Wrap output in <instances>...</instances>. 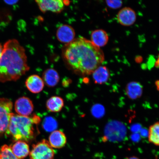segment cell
<instances>
[{"label":"cell","instance_id":"obj_5","mask_svg":"<svg viewBox=\"0 0 159 159\" xmlns=\"http://www.w3.org/2000/svg\"><path fill=\"white\" fill-rule=\"evenodd\" d=\"M55 153L48 141L43 139L33 145L29 154L30 159H54Z\"/></svg>","mask_w":159,"mask_h":159},{"label":"cell","instance_id":"obj_23","mask_svg":"<svg viewBox=\"0 0 159 159\" xmlns=\"http://www.w3.org/2000/svg\"><path fill=\"white\" fill-rule=\"evenodd\" d=\"M106 4L108 7L112 9H118L122 5L123 2L121 1H107Z\"/></svg>","mask_w":159,"mask_h":159},{"label":"cell","instance_id":"obj_29","mask_svg":"<svg viewBox=\"0 0 159 159\" xmlns=\"http://www.w3.org/2000/svg\"><path fill=\"white\" fill-rule=\"evenodd\" d=\"M63 1V3H64V4L65 5H66V6L68 5L70 3V1Z\"/></svg>","mask_w":159,"mask_h":159},{"label":"cell","instance_id":"obj_6","mask_svg":"<svg viewBox=\"0 0 159 159\" xmlns=\"http://www.w3.org/2000/svg\"><path fill=\"white\" fill-rule=\"evenodd\" d=\"M13 103L10 99L0 98V136L5 133L12 113Z\"/></svg>","mask_w":159,"mask_h":159},{"label":"cell","instance_id":"obj_3","mask_svg":"<svg viewBox=\"0 0 159 159\" xmlns=\"http://www.w3.org/2000/svg\"><path fill=\"white\" fill-rule=\"evenodd\" d=\"M40 121L37 115L30 117L12 113L5 134L11 137L15 141L30 142L35 138V125L39 124Z\"/></svg>","mask_w":159,"mask_h":159},{"label":"cell","instance_id":"obj_12","mask_svg":"<svg viewBox=\"0 0 159 159\" xmlns=\"http://www.w3.org/2000/svg\"><path fill=\"white\" fill-rule=\"evenodd\" d=\"M49 142L52 148L57 149L62 148L66 143V137L62 131L55 130L50 135Z\"/></svg>","mask_w":159,"mask_h":159},{"label":"cell","instance_id":"obj_4","mask_svg":"<svg viewBox=\"0 0 159 159\" xmlns=\"http://www.w3.org/2000/svg\"><path fill=\"white\" fill-rule=\"evenodd\" d=\"M126 127L122 123L117 121H111L105 127L103 142H119L126 136Z\"/></svg>","mask_w":159,"mask_h":159},{"label":"cell","instance_id":"obj_16","mask_svg":"<svg viewBox=\"0 0 159 159\" xmlns=\"http://www.w3.org/2000/svg\"><path fill=\"white\" fill-rule=\"evenodd\" d=\"M93 78L95 84H103L108 81L110 73L109 69L105 66H99L92 73Z\"/></svg>","mask_w":159,"mask_h":159},{"label":"cell","instance_id":"obj_17","mask_svg":"<svg viewBox=\"0 0 159 159\" xmlns=\"http://www.w3.org/2000/svg\"><path fill=\"white\" fill-rule=\"evenodd\" d=\"M42 79L45 85L49 87H52L58 84L60 77L57 70L49 68L43 72Z\"/></svg>","mask_w":159,"mask_h":159},{"label":"cell","instance_id":"obj_26","mask_svg":"<svg viewBox=\"0 0 159 159\" xmlns=\"http://www.w3.org/2000/svg\"><path fill=\"white\" fill-rule=\"evenodd\" d=\"M3 51V48L2 46L0 43V61H1L2 54Z\"/></svg>","mask_w":159,"mask_h":159},{"label":"cell","instance_id":"obj_7","mask_svg":"<svg viewBox=\"0 0 159 159\" xmlns=\"http://www.w3.org/2000/svg\"><path fill=\"white\" fill-rule=\"evenodd\" d=\"M41 12L47 11L59 13L64 9L65 5L61 0H38L35 1Z\"/></svg>","mask_w":159,"mask_h":159},{"label":"cell","instance_id":"obj_31","mask_svg":"<svg viewBox=\"0 0 159 159\" xmlns=\"http://www.w3.org/2000/svg\"><path fill=\"white\" fill-rule=\"evenodd\" d=\"M127 159H140L136 157L133 156L127 158Z\"/></svg>","mask_w":159,"mask_h":159},{"label":"cell","instance_id":"obj_1","mask_svg":"<svg viewBox=\"0 0 159 159\" xmlns=\"http://www.w3.org/2000/svg\"><path fill=\"white\" fill-rule=\"evenodd\" d=\"M63 59L69 67L77 74H92L104 60L100 48L83 37L75 39L66 45L62 51Z\"/></svg>","mask_w":159,"mask_h":159},{"label":"cell","instance_id":"obj_28","mask_svg":"<svg viewBox=\"0 0 159 159\" xmlns=\"http://www.w3.org/2000/svg\"><path fill=\"white\" fill-rule=\"evenodd\" d=\"M142 57H137L136 59V61L137 62H140V61H142Z\"/></svg>","mask_w":159,"mask_h":159},{"label":"cell","instance_id":"obj_27","mask_svg":"<svg viewBox=\"0 0 159 159\" xmlns=\"http://www.w3.org/2000/svg\"><path fill=\"white\" fill-rule=\"evenodd\" d=\"M155 85H156L157 90L159 91V80H157L155 82Z\"/></svg>","mask_w":159,"mask_h":159},{"label":"cell","instance_id":"obj_18","mask_svg":"<svg viewBox=\"0 0 159 159\" xmlns=\"http://www.w3.org/2000/svg\"><path fill=\"white\" fill-rule=\"evenodd\" d=\"M64 105L63 99L58 96L52 97L47 101L46 104L48 110L52 112H59Z\"/></svg>","mask_w":159,"mask_h":159},{"label":"cell","instance_id":"obj_11","mask_svg":"<svg viewBox=\"0 0 159 159\" xmlns=\"http://www.w3.org/2000/svg\"><path fill=\"white\" fill-rule=\"evenodd\" d=\"M25 85L29 90L34 94H37L43 90L44 83L43 79L39 75H30L25 81Z\"/></svg>","mask_w":159,"mask_h":159},{"label":"cell","instance_id":"obj_10","mask_svg":"<svg viewBox=\"0 0 159 159\" xmlns=\"http://www.w3.org/2000/svg\"><path fill=\"white\" fill-rule=\"evenodd\" d=\"M118 22L125 26L132 25L136 20V15L134 10L125 7L119 11L117 16Z\"/></svg>","mask_w":159,"mask_h":159},{"label":"cell","instance_id":"obj_8","mask_svg":"<svg viewBox=\"0 0 159 159\" xmlns=\"http://www.w3.org/2000/svg\"><path fill=\"white\" fill-rule=\"evenodd\" d=\"M16 112L20 116H28L33 112L34 107L30 99L25 97H20L16 101Z\"/></svg>","mask_w":159,"mask_h":159},{"label":"cell","instance_id":"obj_25","mask_svg":"<svg viewBox=\"0 0 159 159\" xmlns=\"http://www.w3.org/2000/svg\"><path fill=\"white\" fill-rule=\"evenodd\" d=\"M5 3L7 5H12L16 4L19 1H4Z\"/></svg>","mask_w":159,"mask_h":159},{"label":"cell","instance_id":"obj_14","mask_svg":"<svg viewBox=\"0 0 159 159\" xmlns=\"http://www.w3.org/2000/svg\"><path fill=\"white\" fill-rule=\"evenodd\" d=\"M10 147L13 154L19 159H23L30 154L29 145L24 141H18Z\"/></svg>","mask_w":159,"mask_h":159},{"label":"cell","instance_id":"obj_9","mask_svg":"<svg viewBox=\"0 0 159 159\" xmlns=\"http://www.w3.org/2000/svg\"><path fill=\"white\" fill-rule=\"evenodd\" d=\"M75 34L74 29L70 25H63L60 26L57 31L56 36L61 43L68 44L75 39Z\"/></svg>","mask_w":159,"mask_h":159},{"label":"cell","instance_id":"obj_20","mask_svg":"<svg viewBox=\"0 0 159 159\" xmlns=\"http://www.w3.org/2000/svg\"><path fill=\"white\" fill-rule=\"evenodd\" d=\"M57 121L52 117H47L43 121V127L47 132H53L57 128Z\"/></svg>","mask_w":159,"mask_h":159},{"label":"cell","instance_id":"obj_15","mask_svg":"<svg viewBox=\"0 0 159 159\" xmlns=\"http://www.w3.org/2000/svg\"><path fill=\"white\" fill-rule=\"evenodd\" d=\"M91 41L99 48L103 47L108 43L109 37L104 30L98 29L93 31L91 35Z\"/></svg>","mask_w":159,"mask_h":159},{"label":"cell","instance_id":"obj_2","mask_svg":"<svg viewBox=\"0 0 159 159\" xmlns=\"http://www.w3.org/2000/svg\"><path fill=\"white\" fill-rule=\"evenodd\" d=\"M30 69L25 50L15 39L4 45L0 61V82L16 81Z\"/></svg>","mask_w":159,"mask_h":159},{"label":"cell","instance_id":"obj_13","mask_svg":"<svg viewBox=\"0 0 159 159\" xmlns=\"http://www.w3.org/2000/svg\"><path fill=\"white\" fill-rule=\"evenodd\" d=\"M125 92L128 98L131 100H136L142 97L143 87L140 83L132 81L127 84Z\"/></svg>","mask_w":159,"mask_h":159},{"label":"cell","instance_id":"obj_24","mask_svg":"<svg viewBox=\"0 0 159 159\" xmlns=\"http://www.w3.org/2000/svg\"><path fill=\"white\" fill-rule=\"evenodd\" d=\"M148 130L146 129H143L140 130V135L143 137H146L148 136Z\"/></svg>","mask_w":159,"mask_h":159},{"label":"cell","instance_id":"obj_30","mask_svg":"<svg viewBox=\"0 0 159 159\" xmlns=\"http://www.w3.org/2000/svg\"><path fill=\"white\" fill-rule=\"evenodd\" d=\"M155 65L157 67H159V56L157 61H156V63H155Z\"/></svg>","mask_w":159,"mask_h":159},{"label":"cell","instance_id":"obj_19","mask_svg":"<svg viewBox=\"0 0 159 159\" xmlns=\"http://www.w3.org/2000/svg\"><path fill=\"white\" fill-rule=\"evenodd\" d=\"M148 130L149 142L159 146V122H157L151 125Z\"/></svg>","mask_w":159,"mask_h":159},{"label":"cell","instance_id":"obj_21","mask_svg":"<svg viewBox=\"0 0 159 159\" xmlns=\"http://www.w3.org/2000/svg\"><path fill=\"white\" fill-rule=\"evenodd\" d=\"M0 159H19L13 154L11 147L3 145L0 148Z\"/></svg>","mask_w":159,"mask_h":159},{"label":"cell","instance_id":"obj_22","mask_svg":"<svg viewBox=\"0 0 159 159\" xmlns=\"http://www.w3.org/2000/svg\"><path fill=\"white\" fill-rule=\"evenodd\" d=\"M104 112V107L99 104L95 105L92 108V114L96 118H101L103 116Z\"/></svg>","mask_w":159,"mask_h":159}]
</instances>
